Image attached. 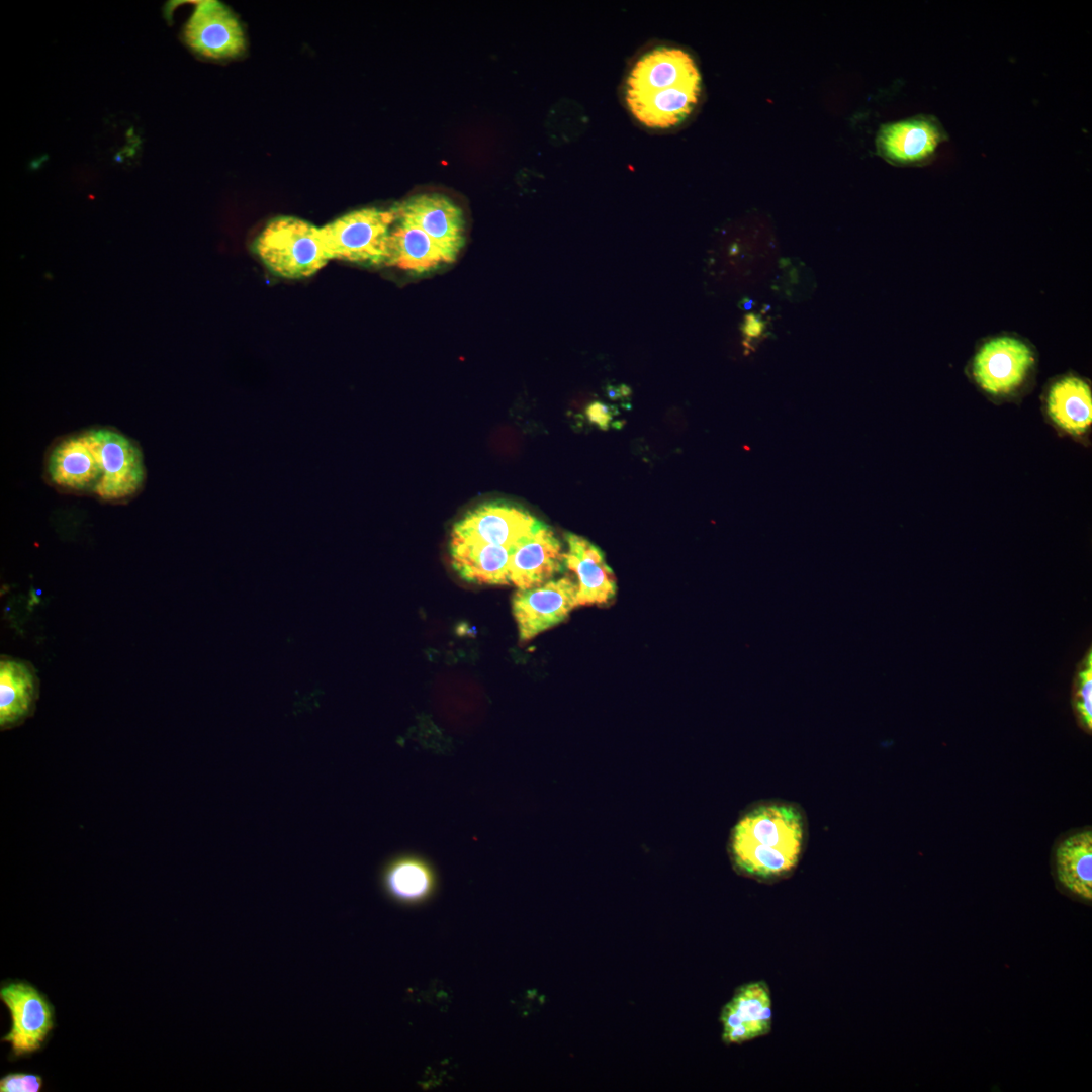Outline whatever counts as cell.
Instances as JSON below:
<instances>
[{"label": "cell", "mask_w": 1092, "mask_h": 1092, "mask_svg": "<svg viewBox=\"0 0 1092 1092\" xmlns=\"http://www.w3.org/2000/svg\"><path fill=\"white\" fill-rule=\"evenodd\" d=\"M808 841V822L796 803L768 799L751 805L734 825L729 853L736 871L763 883L788 878Z\"/></svg>", "instance_id": "1"}, {"label": "cell", "mask_w": 1092, "mask_h": 1092, "mask_svg": "<svg viewBox=\"0 0 1092 1092\" xmlns=\"http://www.w3.org/2000/svg\"><path fill=\"white\" fill-rule=\"evenodd\" d=\"M701 75L685 50L659 46L644 53L632 66L625 83V100L632 115L650 128H669L696 106Z\"/></svg>", "instance_id": "2"}, {"label": "cell", "mask_w": 1092, "mask_h": 1092, "mask_svg": "<svg viewBox=\"0 0 1092 1092\" xmlns=\"http://www.w3.org/2000/svg\"><path fill=\"white\" fill-rule=\"evenodd\" d=\"M255 251L272 273L286 279L309 277L331 260L321 228L294 216L270 220L257 237Z\"/></svg>", "instance_id": "3"}, {"label": "cell", "mask_w": 1092, "mask_h": 1092, "mask_svg": "<svg viewBox=\"0 0 1092 1092\" xmlns=\"http://www.w3.org/2000/svg\"><path fill=\"white\" fill-rule=\"evenodd\" d=\"M393 209L362 208L321 228L330 259L362 264H386Z\"/></svg>", "instance_id": "4"}, {"label": "cell", "mask_w": 1092, "mask_h": 1092, "mask_svg": "<svg viewBox=\"0 0 1092 1092\" xmlns=\"http://www.w3.org/2000/svg\"><path fill=\"white\" fill-rule=\"evenodd\" d=\"M87 433L101 466V478L94 494L106 502L133 496L141 490L146 478L140 447L113 429H91Z\"/></svg>", "instance_id": "5"}, {"label": "cell", "mask_w": 1092, "mask_h": 1092, "mask_svg": "<svg viewBox=\"0 0 1092 1092\" xmlns=\"http://www.w3.org/2000/svg\"><path fill=\"white\" fill-rule=\"evenodd\" d=\"M542 525L518 505L491 500L471 509L456 522L451 539L514 548Z\"/></svg>", "instance_id": "6"}, {"label": "cell", "mask_w": 1092, "mask_h": 1092, "mask_svg": "<svg viewBox=\"0 0 1092 1092\" xmlns=\"http://www.w3.org/2000/svg\"><path fill=\"white\" fill-rule=\"evenodd\" d=\"M0 998L11 1016V1029L2 1040L10 1043L15 1057L38 1051L54 1028V1007L49 1000L24 981L3 984Z\"/></svg>", "instance_id": "7"}, {"label": "cell", "mask_w": 1092, "mask_h": 1092, "mask_svg": "<svg viewBox=\"0 0 1092 1092\" xmlns=\"http://www.w3.org/2000/svg\"><path fill=\"white\" fill-rule=\"evenodd\" d=\"M1034 364V354L1022 340L999 336L985 342L977 351L972 373L987 393L1004 396L1015 392L1026 380Z\"/></svg>", "instance_id": "8"}, {"label": "cell", "mask_w": 1092, "mask_h": 1092, "mask_svg": "<svg viewBox=\"0 0 1092 1092\" xmlns=\"http://www.w3.org/2000/svg\"><path fill=\"white\" fill-rule=\"evenodd\" d=\"M576 579L565 575L528 589H518L512 598L520 641L526 642L566 619L576 605Z\"/></svg>", "instance_id": "9"}, {"label": "cell", "mask_w": 1092, "mask_h": 1092, "mask_svg": "<svg viewBox=\"0 0 1092 1092\" xmlns=\"http://www.w3.org/2000/svg\"><path fill=\"white\" fill-rule=\"evenodd\" d=\"M184 40L196 53L211 59L237 57L245 50V35L235 14L215 0L199 1L184 27Z\"/></svg>", "instance_id": "10"}, {"label": "cell", "mask_w": 1092, "mask_h": 1092, "mask_svg": "<svg viewBox=\"0 0 1092 1092\" xmlns=\"http://www.w3.org/2000/svg\"><path fill=\"white\" fill-rule=\"evenodd\" d=\"M405 220L431 237L454 261L464 244L465 222L461 209L440 194L413 196L392 208Z\"/></svg>", "instance_id": "11"}, {"label": "cell", "mask_w": 1092, "mask_h": 1092, "mask_svg": "<svg viewBox=\"0 0 1092 1092\" xmlns=\"http://www.w3.org/2000/svg\"><path fill=\"white\" fill-rule=\"evenodd\" d=\"M720 1021L722 1039L727 1044H740L769 1033L772 1003L766 983L755 981L740 986L724 1005Z\"/></svg>", "instance_id": "12"}, {"label": "cell", "mask_w": 1092, "mask_h": 1092, "mask_svg": "<svg viewBox=\"0 0 1092 1092\" xmlns=\"http://www.w3.org/2000/svg\"><path fill=\"white\" fill-rule=\"evenodd\" d=\"M564 567L562 545L551 528L543 524L514 547L509 581L518 589L532 588L553 579Z\"/></svg>", "instance_id": "13"}, {"label": "cell", "mask_w": 1092, "mask_h": 1092, "mask_svg": "<svg viewBox=\"0 0 1092 1092\" xmlns=\"http://www.w3.org/2000/svg\"><path fill=\"white\" fill-rule=\"evenodd\" d=\"M47 474L53 484L63 489L94 493L101 466L87 431L64 438L52 448Z\"/></svg>", "instance_id": "14"}, {"label": "cell", "mask_w": 1092, "mask_h": 1092, "mask_svg": "<svg viewBox=\"0 0 1092 1092\" xmlns=\"http://www.w3.org/2000/svg\"><path fill=\"white\" fill-rule=\"evenodd\" d=\"M565 539V566L576 575L577 607L602 605L613 600L617 593L616 577L603 551L584 537L573 533H567Z\"/></svg>", "instance_id": "15"}, {"label": "cell", "mask_w": 1092, "mask_h": 1092, "mask_svg": "<svg viewBox=\"0 0 1092 1092\" xmlns=\"http://www.w3.org/2000/svg\"><path fill=\"white\" fill-rule=\"evenodd\" d=\"M945 140L941 124L930 116H918L884 125L877 146L887 160L898 164H916L933 157Z\"/></svg>", "instance_id": "16"}, {"label": "cell", "mask_w": 1092, "mask_h": 1092, "mask_svg": "<svg viewBox=\"0 0 1092 1092\" xmlns=\"http://www.w3.org/2000/svg\"><path fill=\"white\" fill-rule=\"evenodd\" d=\"M449 549L452 566L464 580L485 585L510 584L514 548L451 539Z\"/></svg>", "instance_id": "17"}, {"label": "cell", "mask_w": 1092, "mask_h": 1092, "mask_svg": "<svg viewBox=\"0 0 1092 1092\" xmlns=\"http://www.w3.org/2000/svg\"><path fill=\"white\" fill-rule=\"evenodd\" d=\"M382 885L395 902L417 905L435 892L437 878L431 863L416 853H401L388 860L382 872Z\"/></svg>", "instance_id": "18"}, {"label": "cell", "mask_w": 1092, "mask_h": 1092, "mask_svg": "<svg viewBox=\"0 0 1092 1092\" xmlns=\"http://www.w3.org/2000/svg\"><path fill=\"white\" fill-rule=\"evenodd\" d=\"M452 261L424 231L395 217L388 237L387 265L421 273Z\"/></svg>", "instance_id": "19"}, {"label": "cell", "mask_w": 1092, "mask_h": 1092, "mask_svg": "<svg viewBox=\"0 0 1092 1092\" xmlns=\"http://www.w3.org/2000/svg\"><path fill=\"white\" fill-rule=\"evenodd\" d=\"M1059 883L1076 897L1092 901V831L1089 828L1061 840L1055 850Z\"/></svg>", "instance_id": "20"}, {"label": "cell", "mask_w": 1092, "mask_h": 1092, "mask_svg": "<svg viewBox=\"0 0 1092 1092\" xmlns=\"http://www.w3.org/2000/svg\"><path fill=\"white\" fill-rule=\"evenodd\" d=\"M1048 413L1054 423L1072 435H1081L1092 422V394L1086 381L1075 376L1057 380L1046 398Z\"/></svg>", "instance_id": "21"}, {"label": "cell", "mask_w": 1092, "mask_h": 1092, "mask_svg": "<svg viewBox=\"0 0 1092 1092\" xmlns=\"http://www.w3.org/2000/svg\"><path fill=\"white\" fill-rule=\"evenodd\" d=\"M35 696V678L28 666L16 660L0 665V724L7 727L25 717Z\"/></svg>", "instance_id": "22"}, {"label": "cell", "mask_w": 1092, "mask_h": 1092, "mask_svg": "<svg viewBox=\"0 0 1092 1092\" xmlns=\"http://www.w3.org/2000/svg\"><path fill=\"white\" fill-rule=\"evenodd\" d=\"M1072 709L1076 722L1087 734L1092 731V652L1089 648L1076 667L1072 684Z\"/></svg>", "instance_id": "23"}, {"label": "cell", "mask_w": 1092, "mask_h": 1092, "mask_svg": "<svg viewBox=\"0 0 1092 1092\" xmlns=\"http://www.w3.org/2000/svg\"><path fill=\"white\" fill-rule=\"evenodd\" d=\"M41 1086V1077L34 1074L10 1073L0 1080L1 1092H37Z\"/></svg>", "instance_id": "24"}, {"label": "cell", "mask_w": 1092, "mask_h": 1092, "mask_svg": "<svg viewBox=\"0 0 1092 1092\" xmlns=\"http://www.w3.org/2000/svg\"><path fill=\"white\" fill-rule=\"evenodd\" d=\"M585 414L590 423L606 430L614 420L615 410L603 402L595 401L586 407Z\"/></svg>", "instance_id": "25"}]
</instances>
